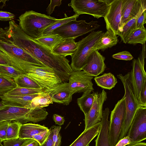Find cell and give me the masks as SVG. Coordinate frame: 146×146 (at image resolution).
Returning <instances> with one entry per match:
<instances>
[{
	"mask_svg": "<svg viewBox=\"0 0 146 146\" xmlns=\"http://www.w3.org/2000/svg\"><path fill=\"white\" fill-rule=\"evenodd\" d=\"M89 145H88L87 146H89Z\"/></svg>",
	"mask_w": 146,
	"mask_h": 146,
	"instance_id": "9f6ffc18",
	"label": "cell"
},
{
	"mask_svg": "<svg viewBox=\"0 0 146 146\" xmlns=\"http://www.w3.org/2000/svg\"><path fill=\"white\" fill-rule=\"evenodd\" d=\"M117 77L121 81L124 89L126 113L120 139L125 137L138 108L141 106L133 91L130 77V72L123 75L119 74Z\"/></svg>",
	"mask_w": 146,
	"mask_h": 146,
	"instance_id": "5b68a950",
	"label": "cell"
},
{
	"mask_svg": "<svg viewBox=\"0 0 146 146\" xmlns=\"http://www.w3.org/2000/svg\"><path fill=\"white\" fill-rule=\"evenodd\" d=\"M35 39L51 50L63 39L57 34L42 36Z\"/></svg>",
	"mask_w": 146,
	"mask_h": 146,
	"instance_id": "83f0119b",
	"label": "cell"
},
{
	"mask_svg": "<svg viewBox=\"0 0 146 146\" xmlns=\"http://www.w3.org/2000/svg\"><path fill=\"white\" fill-rule=\"evenodd\" d=\"M146 58V44L142 48L137 59L132 62V69L130 72V77L134 93L139 103L141 90L146 83V73L144 69L145 59Z\"/></svg>",
	"mask_w": 146,
	"mask_h": 146,
	"instance_id": "30bf717a",
	"label": "cell"
},
{
	"mask_svg": "<svg viewBox=\"0 0 146 146\" xmlns=\"http://www.w3.org/2000/svg\"><path fill=\"white\" fill-rule=\"evenodd\" d=\"M38 94L24 96H13L6 94L0 96L5 105L27 108L33 99Z\"/></svg>",
	"mask_w": 146,
	"mask_h": 146,
	"instance_id": "ffe728a7",
	"label": "cell"
},
{
	"mask_svg": "<svg viewBox=\"0 0 146 146\" xmlns=\"http://www.w3.org/2000/svg\"><path fill=\"white\" fill-rule=\"evenodd\" d=\"M26 139H23L20 138L13 139H7L4 141L3 146H21L23 143Z\"/></svg>",
	"mask_w": 146,
	"mask_h": 146,
	"instance_id": "60d3db41",
	"label": "cell"
},
{
	"mask_svg": "<svg viewBox=\"0 0 146 146\" xmlns=\"http://www.w3.org/2000/svg\"><path fill=\"white\" fill-rule=\"evenodd\" d=\"M61 127L60 126L53 125L50 128L52 134V146H60L61 137L60 133Z\"/></svg>",
	"mask_w": 146,
	"mask_h": 146,
	"instance_id": "8d00e7d4",
	"label": "cell"
},
{
	"mask_svg": "<svg viewBox=\"0 0 146 146\" xmlns=\"http://www.w3.org/2000/svg\"><path fill=\"white\" fill-rule=\"evenodd\" d=\"M0 146H3L1 144V143H0Z\"/></svg>",
	"mask_w": 146,
	"mask_h": 146,
	"instance_id": "11a10c76",
	"label": "cell"
},
{
	"mask_svg": "<svg viewBox=\"0 0 146 146\" xmlns=\"http://www.w3.org/2000/svg\"><path fill=\"white\" fill-rule=\"evenodd\" d=\"M94 77L83 70L72 71L68 79L69 87L74 94L94 90L92 80Z\"/></svg>",
	"mask_w": 146,
	"mask_h": 146,
	"instance_id": "4fadbf2b",
	"label": "cell"
},
{
	"mask_svg": "<svg viewBox=\"0 0 146 146\" xmlns=\"http://www.w3.org/2000/svg\"><path fill=\"white\" fill-rule=\"evenodd\" d=\"M53 102L49 94L44 91L39 93L37 96L33 99L27 108H44Z\"/></svg>",
	"mask_w": 146,
	"mask_h": 146,
	"instance_id": "f1b7e54d",
	"label": "cell"
},
{
	"mask_svg": "<svg viewBox=\"0 0 146 146\" xmlns=\"http://www.w3.org/2000/svg\"><path fill=\"white\" fill-rule=\"evenodd\" d=\"M52 118L55 124L60 126L63 125L65 121L64 117L56 114H53Z\"/></svg>",
	"mask_w": 146,
	"mask_h": 146,
	"instance_id": "c3c4849f",
	"label": "cell"
},
{
	"mask_svg": "<svg viewBox=\"0 0 146 146\" xmlns=\"http://www.w3.org/2000/svg\"><path fill=\"white\" fill-rule=\"evenodd\" d=\"M126 136L131 139V144L146 139V107L140 106L138 108Z\"/></svg>",
	"mask_w": 146,
	"mask_h": 146,
	"instance_id": "8fae6325",
	"label": "cell"
},
{
	"mask_svg": "<svg viewBox=\"0 0 146 146\" xmlns=\"http://www.w3.org/2000/svg\"><path fill=\"white\" fill-rule=\"evenodd\" d=\"M62 0L50 1V4L46 9L47 14L49 15H51L54 11L56 6H60L62 3Z\"/></svg>",
	"mask_w": 146,
	"mask_h": 146,
	"instance_id": "b9f144b4",
	"label": "cell"
},
{
	"mask_svg": "<svg viewBox=\"0 0 146 146\" xmlns=\"http://www.w3.org/2000/svg\"><path fill=\"white\" fill-rule=\"evenodd\" d=\"M25 74L35 81L44 91L52 89L62 83L52 70L44 66L33 64Z\"/></svg>",
	"mask_w": 146,
	"mask_h": 146,
	"instance_id": "52a82bcc",
	"label": "cell"
},
{
	"mask_svg": "<svg viewBox=\"0 0 146 146\" xmlns=\"http://www.w3.org/2000/svg\"><path fill=\"white\" fill-rule=\"evenodd\" d=\"M94 80L98 86L109 90L114 88L117 82L116 78L111 73H105L101 76L95 77Z\"/></svg>",
	"mask_w": 146,
	"mask_h": 146,
	"instance_id": "4316f807",
	"label": "cell"
},
{
	"mask_svg": "<svg viewBox=\"0 0 146 146\" xmlns=\"http://www.w3.org/2000/svg\"><path fill=\"white\" fill-rule=\"evenodd\" d=\"M146 23V10H144L138 18L136 23L137 28H144V25Z\"/></svg>",
	"mask_w": 146,
	"mask_h": 146,
	"instance_id": "7bdbcfd3",
	"label": "cell"
},
{
	"mask_svg": "<svg viewBox=\"0 0 146 146\" xmlns=\"http://www.w3.org/2000/svg\"><path fill=\"white\" fill-rule=\"evenodd\" d=\"M112 57L115 59L125 60H130L133 58L131 54L127 51H123L113 54Z\"/></svg>",
	"mask_w": 146,
	"mask_h": 146,
	"instance_id": "ab89813d",
	"label": "cell"
},
{
	"mask_svg": "<svg viewBox=\"0 0 146 146\" xmlns=\"http://www.w3.org/2000/svg\"><path fill=\"white\" fill-rule=\"evenodd\" d=\"M7 0H0V9H2L6 5V2L8 1Z\"/></svg>",
	"mask_w": 146,
	"mask_h": 146,
	"instance_id": "f5cc1de1",
	"label": "cell"
},
{
	"mask_svg": "<svg viewBox=\"0 0 146 146\" xmlns=\"http://www.w3.org/2000/svg\"><path fill=\"white\" fill-rule=\"evenodd\" d=\"M43 92L42 89H40L16 87L5 94L13 96H24L38 94Z\"/></svg>",
	"mask_w": 146,
	"mask_h": 146,
	"instance_id": "e575fe53",
	"label": "cell"
},
{
	"mask_svg": "<svg viewBox=\"0 0 146 146\" xmlns=\"http://www.w3.org/2000/svg\"><path fill=\"white\" fill-rule=\"evenodd\" d=\"M107 93L103 90L100 93L95 92L93 102L88 113L85 115L86 130L100 122L103 114V105L107 99Z\"/></svg>",
	"mask_w": 146,
	"mask_h": 146,
	"instance_id": "7c38bea8",
	"label": "cell"
},
{
	"mask_svg": "<svg viewBox=\"0 0 146 146\" xmlns=\"http://www.w3.org/2000/svg\"><path fill=\"white\" fill-rule=\"evenodd\" d=\"M95 92L88 90L83 92L82 96L77 99V104L84 115L87 113L92 106Z\"/></svg>",
	"mask_w": 146,
	"mask_h": 146,
	"instance_id": "484cf974",
	"label": "cell"
},
{
	"mask_svg": "<svg viewBox=\"0 0 146 146\" xmlns=\"http://www.w3.org/2000/svg\"><path fill=\"white\" fill-rule=\"evenodd\" d=\"M102 34L97 42L94 46V50H101L104 51L108 48L116 45L119 41L117 37L110 29H108Z\"/></svg>",
	"mask_w": 146,
	"mask_h": 146,
	"instance_id": "603a6c76",
	"label": "cell"
},
{
	"mask_svg": "<svg viewBox=\"0 0 146 146\" xmlns=\"http://www.w3.org/2000/svg\"><path fill=\"white\" fill-rule=\"evenodd\" d=\"M68 6L72 8L75 14H87L98 19L105 16L109 5L104 0H72Z\"/></svg>",
	"mask_w": 146,
	"mask_h": 146,
	"instance_id": "9c48e42d",
	"label": "cell"
},
{
	"mask_svg": "<svg viewBox=\"0 0 146 146\" xmlns=\"http://www.w3.org/2000/svg\"><path fill=\"white\" fill-rule=\"evenodd\" d=\"M127 146H146V143L145 142H140L129 145Z\"/></svg>",
	"mask_w": 146,
	"mask_h": 146,
	"instance_id": "816d5d0a",
	"label": "cell"
},
{
	"mask_svg": "<svg viewBox=\"0 0 146 146\" xmlns=\"http://www.w3.org/2000/svg\"><path fill=\"white\" fill-rule=\"evenodd\" d=\"M49 129L44 125L31 123L21 125L19 134V138L23 139H33L35 135Z\"/></svg>",
	"mask_w": 146,
	"mask_h": 146,
	"instance_id": "d4e9b609",
	"label": "cell"
},
{
	"mask_svg": "<svg viewBox=\"0 0 146 146\" xmlns=\"http://www.w3.org/2000/svg\"><path fill=\"white\" fill-rule=\"evenodd\" d=\"M7 29L17 46L44 66L52 70L59 77L62 83L68 81L72 70L69 64V60L66 57L53 53L51 50L27 35L13 20L10 21L9 26Z\"/></svg>",
	"mask_w": 146,
	"mask_h": 146,
	"instance_id": "6da1fadb",
	"label": "cell"
},
{
	"mask_svg": "<svg viewBox=\"0 0 146 146\" xmlns=\"http://www.w3.org/2000/svg\"><path fill=\"white\" fill-rule=\"evenodd\" d=\"M132 140L131 139L127 136H125L120 139L115 146H125L131 144Z\"/></svg>",
	"mask_w": 146,
	"mask_h": 146,
	"instance_id": "7dc6e473",
	"label": "cell"
},
{
	"mask_svg": "<svg viewBox=\"0 0 146 146\" xmlns=\"http://www.w3.org/2000/svg\"><path fill=\"white\" fill-rule=\"evenodd\" d=\"M17 87L14 80L3 76H0V96Z\"/></svg>",
	"mask_w": 146,
	"mask_h": 146,
	"instance_id": "d6a6232c",
	"label": "cell"
},
{
	"mask_svg": "<svg viewBox=\"0 0 146 146\" xmlns=\"http://www.w3.org/2000/svg\"><path fill=\"white\" fill-rule=\"evenodd\" d=\"M50 133L47 139L40 146H52V134L51 130L50 129Z\"/></svg>",
	"mask_w": 146,
	"mask_h": 146,
	"instance_id": "f907efd6",
	"label": "cell"
},
{
	"mask_svg": "<svg viewBox=\"0 0 146 146\" xmlns=\"http://www.w3.org/2000/svg\"><path fill=\"white\" fill-rule=\"evenodd\" d=\"M105 57L98 50H94L90 55L85 67L82 70L88 75L96 77L103 73L106 67Z\"/></svg>",
	"mask_w": 146,
	"mask_h": 146,
	"instance_id": "2e32d148",
	"label": "cell"
},
{
	"mask_svg": "<svg viewBox=\"0 0 146 146\" xmlns=\"http://www.w3.org/2000/svg\"><path fill=\"white\" fill-rule=\"evenodd\" d=\"M141 4V0H123L121 18L119 26V33L122 31L124 25L137 14Z\"/></svg>",
	"mask_w": 146,
	"mask_h": 146,
	"instance_id": "ac0fdd59",
	"label": "cell"
},
{
	"mask_svg": "<svg viewBox=\"0 0 146 146\" xmlns=\"http://www.w3.org/2000/svg\"><path fill=\"white\" fill-rule=\"evenodd\" d=\"M146 41V29L136 28L129 36L127 43L134 45L140 43L143 45L145 44Z\"/></svg>",
	"mask_w": 146,
	"mask_h": 146,
	"instance_id": "f546056e",
	"label": "cell"
},
{
	"mask_svg": "<svg viewBox=\"0 0 146 146\" xmlns=\"http://www.w3.org/2000/svg\"><path fill=\"white\" fill-rule=\"evenodd\" d=\"M15 15L9 12L0 11V21H7L14 19Z\"/></svg>",
	"mask_w": 146,
	"mask_h": 146,
	"instance_id": "ee69618b",
	"label": "cell"
},
{
	"mask_svg": "<svg viewBox=\"0 0 146 146\" xmlns=\"http://www.w3.org/2000/svg\"><path fill=\"white\" fill-rule=\"evenodd\" d=\"M44 92L49 94L53 102L66 106L71 102L74 94L67 82L62 83L52 89Z\"/></svg>",
	"mask_w": 146,
	"mask_h": 146,
	"instance_id": "e0dca14e",
	"label": "cell"
},
{
	"mask_svg": "<svg viewBox=\"0 0 146 146\" xmlns=\"http://www.w3.org/2000/svg\"><path fill=\"white\" fill-rule=\"evenodd\" d=\"M11 121H5L0 122V143L7 140L6 134L9 123Z\"/></svg>",
	"mask_w": 146,
	"mask_h": 146,
	"instance_id": "f35d334b",
	"label": "cell"
},
{
	"mask_svg": "<svg viewBox=\"0 0 146 146\" xmlns=\"http://www.w3.org/2000/svg\"><path fill=\"white\" fill-rule=\"evenodd\" d=\"M50 130L48 129L37 134L33 137V139L37 141L40 146L42 145L49 135Z\"/></svg>",
	"mask_w": 146,
	"mask_h": 146,
	"instance_id": "74e56055",
	"label": "cell"
},
{
	"mask_svg": "<svg viewBox=\"0 0 146 146\" xmlns=\"http://www.w3.org/2000/svg\"><path fill=\"white\" fill-rule=\"evenodd\" d=\"M145 10L146 0H141V6L139 12L134 17L129 20L124 25L122 31L118 35L120 37L121 41L125 43H127L129 36L137 28L136 23L138 18Z\"/></svg>",
	"mask_w": 146,
	"mask_h": 146,
	"instance_id": "7402d4cb",
	"label": "cell"
},
{
	"mask_svg": "<svg viewBox=\"0 0 146 146\" xmlns=\"http://www.w3.org/2000/svg\"><path fill=\"white\" fill-rule=\"evenodd\" d=\"M59 19L32 10L25 11L19 17V25L27 35L36 39L42 36L44 30Z\"/></svg>",
	"mask_w": 146,
	"mask_h": 146,
	"instance_id": "3957f363",
	"label": "cell"
},
{
	"mask_svg": "<svg viewBox=\"0 0 146 146\" xmlns=\"http://www.w3.org/2000/svg\"><path fill=\"white\" fill-rule=\"evenodd\" d=\"M78 45L75 39L69 38L63 39L52 50L54 54L64 57L72 55L77 49Z\"/></svg>",
	"mask_w": 146,
	"mask_h": 146,
	"instance_id": "cb8c5ba5",
	"label": "cell"
},
{
	"mask_svg": "<svg viewBox=\"0 0 146 146\" xmlns=\"http://www.w3.org/2000/svg\"><path fill=\"white\" fill-rule=\"evenodd\" d=\"M125 97L123 96L111 111L109 133L111 146H115L120 140L126 113Z\"/></svg>",
	"mask_w": 146,
	"mask_h": 146,
	"instance_id": "ba28073f",
	"label": "cell"
},
{
	"mask_svg": "<svg viewBox=\"0 0 146 146\" xmlns=\"http://www.w3.org/2000/svg\"><path fill=\"white\" fill-rule=\"evenodd\" d=\"M103 112L100 130L95 141V146H111L109 133V121L108 118L110 113L109 109L106 108Z\"/></svg>",
	"mask_w": 146,
	"mask_h": 146,
	"instance_id": "d6986e66",
	"label": "cell"
},
{
	"mask_svg": "<svg viewBox=\"0 0 146 146\" xmlns=\"http://www.w3.org/2000/svg\"><path fill=\"white\" fill-rule=\"evenodd\" d=\"M0 65L11 66V63L9 58L0 50Z\"/></svg>",
	"mask_w": 146,
	"mask_h": 146,
	"instance_id": "bcb514c9",
	"label": "cell"
},
{
	"mask_svg": "<svg viewBox=\"0 0 146 146\" xmlns=\"http://www.w3.org/2000/svg\"><path fill=\"white\" fill-rule=\"evenodd\" d=\"M5 105V104L1 101L0 102V108Z\"/></svg>",
	"mask_w": 146,
	"mask_h": 146,
	"instance_id": "db71d44e",
	"label": "cell"
},
{
	"mask_svg": "<svg viewBox=\"0 0 146 146\" xmlns=\"http://www.w3.org/2000/svg\"><path fill=\"white\" fill-rule=\"evenodd\" d=\"M21 146H40L39 143L33 139H27Z\"/></svg>",
	"mask_w": 146,
	"mask_h": 146,
	"instance_id": "681fc988",
	"label": "cell"
},
{
	"mask_svg": "<svg viewBox=\"0 0 146 146\" xmlns=\"http://www.w3.org/2000/svg\"><path fill=\"white\" fill-rule=\"evenodd\" d=\"M0 50L9 58L11 66L23 74L28 72L32 64L44 66L15 44L7 27L0 28Z\"/></svg>",
	"mask_w": 146,
	"mask_h": 146,
	"instance_id": "7a4b0ae2",
	"label": "cell"
},
{
	"mask_svg": "<svg viewBox=\"0 0 146 146\" xmlns=\"http://www.w3.org/2000/svg\"><path fill=\"white\" fill-rule=\"evenodd\" d=\"M23 74L21 71L12 66L0 65V76L14 80Z\"/></svg>",
	"mask_w": 146,
	"mask_h": 146,
	"instance_id": "836d02e7",
	"label": "cell"
},
{
	"mask_svg": "<svg viewBox=\"0 0 146 146\" xmlns=\"http://www.w3.org/2000/svg\"><path fill=\"white\" fill-rule=\"evenodd\" d=\"M14 80L17 87L41 89L35 81L25 74H22Z\"/></svg>",
	"mask_w": 146,
	"mask_h": 146,
	"instance_id": "4dcf8cb0",
	"label": "cell"
},
{
	"mask_svg": "<svg viewBox=\"0 0 146 146\" xmlns=\"http://www.w3.org/2000/svg\"><path fill=\"white\" fill-rule=\"evenodd\" d=\"M139 103L141 106L146 107V83L140 91Z\"/></svg>",
	"mask_w": 146,
	"mask_h": 146,
	"instance_id": "f6af8a7d",
	"label": "cell"
},
{
	"mask_svg": "<svg viewBox=\"0 0 146 146\" xmlns=\"http://www.w3.org/2000/svg\"><path fill=\"white\" fill-rule=\"evenodd\" d=\"M22 124L20 122L15 120H13L12 122H10L7 129V139L19 138V130Z\"/></svg>",
	"mask_w": 146,
	"mask_h": 146,
	"instance_id": "d590c367",
	"label": "cell"
},
{
	"mask_svg": "<svg viewBox=\"0 0 146 146\" xmlns=\"http://www.w3.org/2000/svg\"><path fill=\"white\" fill-rule=\"evenodd\" d=\"M103 33L101 31H93L77 42V48L71 56L70 66L73 71L82 70L85 67L90 55L94 50V46Z\"/></svg>",
	"mask_w": 146,
	"mask_h": 146,
	"instance_id": "277c9868",
	"label": "cell"
},
{
	"mask_svg": "<svg viewBox=\"0 0 146 146\" xmlns=\"http://www.w3.org/2000/svg\"><path fill=\"white\" fill-rule=\"evenodd\" d=\"M123 0H112L104 17L107 29H110L116 35L120 33L119 26L121 18Z\"/></svg>",
	"mask_w": 146,
	"mask_h": 146,
	"instance_id": "9a60e30c",
	"label": "cell"
},
{
	"mask_svg": "<svg viewBox=\"0 0 146 146\" xmlns=\"http://www.w3.org/2000/svg\"><path fill=\"white\" fill-rule=\"evenodd\" d=\"M101 122L84 130L69 146H87L98 135L100 130Z\"/></svg>",
	"mask_w": 146,
	"mask_h": 146,
	"instance_id": "44dd1931",
	"label": "cell"
},
{
	"mask_svg": "<svg viewBox=\"0 0 146 146\" xmlns=\"http://www.w3.org/2000/svg\"><path fill=\"white\" fill-rule=\"evenodd\" d=\"M30 109L5 105L0 108V122L15 120L26 123L29 122Z\"/></svg>",
	"mask_w": 146,
	"mask_h": 146,
	"instance_id": "5bb4252c",
	"label": "cell"
},
{
	"mask_svg": "<svg viewBox=\"0 0 146 146\" xmlns=\"http://www.w3.org/2000/svg\"><path fill=\"white\" fill-rule=\"evenodd\" d=\"M65 15H66L65 18L59 19V20L47 27L44 30L42 36L51 35L52 31L55 29L69 21L76 20L79 16L77 14H75L72 16L68 17L66 14Z\"/></svg>",
	"mask_w": 146,
	"mask_h": 146,
	"instance_id": "1f68e13d",
	"label": "cell"
},
{
	"mask_svg": "<svg viewBox=\"0 0 146 146\" xmlns=\"http://www.w3.org/2000/svg\"><path fill=\"white\" fill-rule=\"evenodd\" d=\"M98 23L97 21H92L87 23L83 20L72 21L55 29L52 34H57L63 39L69 38L75 39L98 29L100 26Z\"/></svg>",
	"mask_w": 146,
	"mask_h": 146,
	"instance_id": "8992f818",
	"label": "cell"
}]
</instances>
